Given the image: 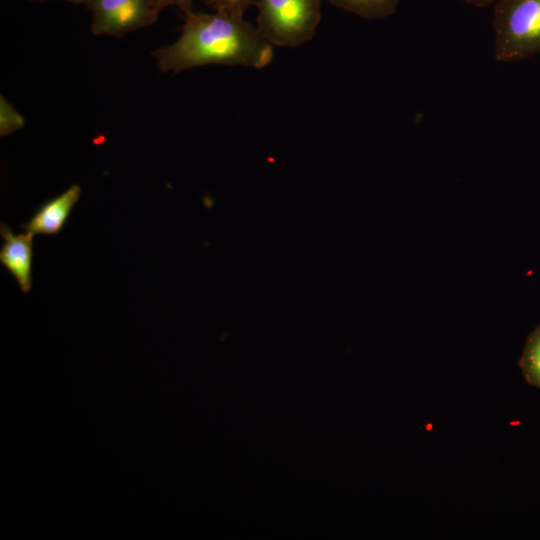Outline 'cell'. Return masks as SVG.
I'll return each instance as SVG.
<instances>
[{"mask_svg": "<svg viewBox=\"0 0 540 540\" xmlns=\"http://www.w3.org/2000/svg\"><path fill=\"white\" fill-rule=\"evenodd\" d=\"M4 244L0 262L17 281L20 290L28 293L32 288L33 236L29 232L14 234L5 223L0 225Z\"/></svg>", "mask_w": 540, "mask_h": 540, "instance_id": "obj_5", "label": "cell"}, {"mask_svg": "<svg viewBox=\"0 0 540 540\" xmlns=\"http://www.w3.org/2000/svg\"><path fill=\"white\" fill-rule=\"evenodd\" d=\"M214 12L233 17L243 18L247 9L255 4L256 0H204Z\"/></svg>", "mask_w": 540, "mask_h": 540, "instance_id": "obj_10", "label": "cell"}, {"mask_svg": "<svg viewBox=\"0 0 540 540\" xmlns=\"http://www.w3.org/2000/svg\"><path fill=\"white\" fill-rule=\"evenodd\" d=\"M84 4L91 13L95 36L123 37L152 25L161 12L151 0H86Z\"/></svg>", "mask_w": 540, "mask_h": 540, "instance_id": "obj_4", "label": "cell"}, {"mask_svg": "<svg viewBox=\"0 0 540 540\" xmlns=\"http://www.w3.org/2000/svg\"><path fill=\"white\" fill-rule=\"evenodd\" d=\"M520 367L526 381L540 388V326L528 337L520 359Z\"/></svg>", "mask_w": 540, "mask_h": 540, "instance_id": "obj_8", "label": "cell"}, {"mask_svg": "<svg viewBox=\"0 0 540 540\" xmlns=\"http://www.w3.org/2000/svg\"><path fill=\"white\" fill-rule=\"evenodd\" d=\"M152 54L161 72L175 74L207 64L261 69L271 63L273 48L244 17L191 10L185 13L179 39Z\"/></svg>", "mask_w": 540, "mask_h": 540, "instance_id": "obj_1", "label": "cell"}, {"mask_svg": "<svg viewBox=\"0 0 540 540\" xmlns=\"http://www.w3.org/2000/svg\"><path fill=\"white\" fill-rule=\"evenodd\" d=\"M463 1L475 7L483 8V7L493 4L496 0H463Z\"/></svg>", "mask_w": 540, "mask_h": 540, "instance_id": "obj_12", "label": "cell"}, {"mask_svg": "<svg viewBox=\"0 0 540 540\" xmlns=\"http://www.w3.org/2000/svg\"><path fill=\"white\" fill-rule=\"evenodd\" d=\"M494 58L513 62L540 52V0H496Z\"/></svg>", "mask_w": 540, "mask_h": 540, "instance_id": "obj_2", "label": "cell"}, {"mask_svg": "<svg viewBox=\"0 0 540 540\" xmlns=\"http://www.w3.org/2000/svg\"><path fill=\"white\" fill-rule=\"evenodd\" d=\"M81 192L82 189L79 185H71L60 195L43 203L30 220L21 227L32 235L58 234L66 224Z\"/></svg>", "mask_w": 540, "mask_h": 540, "instance_id": "obj_6", "label": "cell"}, {"mask_svg": "<svg viewBox=\"0 0 540 540\" xmlns=\"http://www.w3.org/2000/svg\"><path fill=\"white\" fill-rule=\"evenodd\" d=\"M330 4L367 20H379L393 15L399 0H327Z\"/></svg>", "mask_w": 540, "mask_h": 540, "instance_id": "obj_7", "label": "cell"}, {"mask_svg": "<svg viewBox=\"0 0 540 540\" xmlns=\"http://www.w3.org/2000/svg\"><path fill=\"white\" fill-rule=\"evenodd\" d=\"M160 11L167 6H177L184 14L193 10V0H151Z\"/></svg>", "mask_w": 540, "mask_h": 540, "instance_id": "obj_11", "label": "cell"}, {"mask_svg": "<svg viewBox=\"0 0 540 540\" xmlns=\"http://www.w3.org/2000/svg\"><path fill=\"white\" fill-rule=\"evenodd\" d=\"M324 0H258L257 28L272 46L297 47L310 41Z\"/></svg>", "mask_w": 540, "mask_h": 540, "instance_id": "obj_3", "label": "cell"}, {"mask_svg": "<svg viewBox=\"0 0 540 540\" xmlns=\"http://www.w3.org/2000/svg\"><path fill=\"white\" fill-rule=\"evenodd\" d=\"M29 1H45V0H29ZM65 1H68V2H71V3H74V4H81L86 1V0H65Z\"/></svg>", "mask_w": 540, "mask_h": 540, "instance_id": "obj_13", "label": "cell"}, {"mask_svg": "<svg viewBox=\"0 0 540 540\" xmlns=\"http://www.w3.org/2000/svg\"><path fill=\"white\" fill-rule=\"evenodd\" d=\"M25 124L23 116L8 102L0 96V135L7 136L19 129Z\"/></svg>", "mask_w": 540, "mask_h": 540, "instance_id": "obj_9", "label": "cell"}]
</instances>
